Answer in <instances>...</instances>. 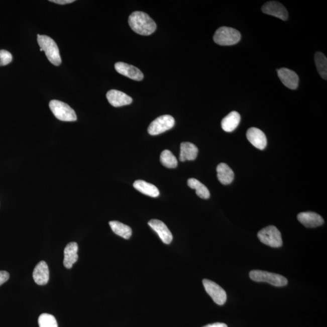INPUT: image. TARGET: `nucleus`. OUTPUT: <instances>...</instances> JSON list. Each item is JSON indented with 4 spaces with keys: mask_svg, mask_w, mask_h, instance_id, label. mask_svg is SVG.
<instances>
[{
    "mask_svg": "<svg viewBox=\"0 0 327 327\" xmlns=\"http://www.w3.org/2000/svg\"><path fill=\"white\" fill-rule=\"evenodd\" d=\"M189 187L196 190V193L199 198L207 199L210 198V194L207 187L201 183L198 179L190 178L187 181Z\"/></svg>",
    "mask_w": 327,
    "mask_h": 327,
    "instance_id": "4be33fe9",
    "label": "nucleus"
},
{
    "mask_svg": "<svg viewBox=\"0 0 327 327\" xmlns=\"http://www.w3.org/2000/svg\"><path fill=\"white\" fill-rule=\"evenodd\" d=\"M134 187L135 189L141 193L150 197H158L160 195V191L154 184L149 183L143 180H137L134 182Z\"/></svg>",
    "mask_w": 327,
    "mask_h": 327,
    "instance_id": "412c9836",
    "label": "nucleus"
},
{
    "mask_svg": "<svg viewBox=\"0 0 327 327\" xmlns=\"http://www.w3.org/2000/svg\"><path fill=\"white\" fill-rule=\"evenodd\" d=\"M160 161L164 167L169 168V169H174L178 166L177 159L169 150H165L162 152Z\"/></svg>",
    "mask_w": 327,
    "mask_h": 327,
    "instance_id": "393cba45",
    "label": "nucleus"
},
{
    "mask_svg": "<svg viewBox=\"0 0 327 327\" xmlns=\"http://www.w3.org/2000/svg\"><path fill=\"white\" fill-rule=\"evenodd\" d=\"M78 244L75 242L69 243L65 248L63 263L64 267L67 269H71L73 265L78 261Z\"/></svg>",
    "mask_w": 327,
    "mask_h": 327,
    "instance_id": "f3484780",
    "label": "nucleus"
},
{
    "mask_svg": "<svg viewBox=\"0 0 327 327\" xmlns=\"http://www.w3.org/2000/svg\"><path fill=\"white\" fill-rule=\"evenodd\" d=\"M205 291L217 305L225 304L227 300V293L222 287L208 279L202 281Z\"/></svg>",
    "mask_w": 327,
    "mask_h": 327,
    "instance_id": "6e6552de",
    "label": "nucleus"
},
{
    "mask_svg": "<svg viewBox=\"0 0 327 327\" xmlns=\"http://www.w3.org/2000/svg\"><path fill=\"white\" fill-rule=\"evenodd\" d=\"M278 74L285 86L292 90L297 89L299 79L296 72L287 68H281L278 70Z\"/></svg>",
    "mask_w": 327,
    "mask_h": 327,
    "instance_id": "2eb2a0df",
    "label": "nucleus"
},
{
    "mask_svg": "<svg viewBox=\"0 0 327 327\" xmlns=\"http://www.w3.org/2000/svg\"><path fill=\"white\" fill-rule=\"evenodd\" d=\"M297 220L308 228H314L322 226L324 221L322 216L314 212H302L297 215Z\"/></svg>",
    "mask_w": 327,
    "mask_h": 327,
    "instance_id": "ddd939ff",
    "label": "nucleus"
},
{
    "mask_svg": "<svg viewBox=\"0 0 327 327\" xmlns=\"http://www.w3.org/2000/svg\"><path fill=\"white\" fill-rule=\"evenodd\" d=\"M10 274L6 271H0V285L4 284L10 279Z\"/></svg>",
    "mask_w": 327,
    "mask_h": 327,
    "instance_id": "cd10ccee",
    "label": "nucleus"
},
{
    "mask_svg": "<svg viewBox=\"0 0 327 327\" xmlns=\"http://www.w3.org/2000/svg\"><path fill=\"white\" fill-rule=\"evenodd\" d=\"M258 237L262 243L274 248L282 246L281 232L275 226H269L262 229L258 232Z\"/></svg>",
    "mask_w": 327,
    "mask_h": 327,
    "instance_id": "423d86ee",
    "label": "nucleus"
},
{
    "mask_svg": "<svg viewBox=\"0 0 327 327\" xmlns=\"http://www.w3.org/2000/svg\"><path fill=\"white\" fill-rule=\"evenodd\" d=\"M198 154V147L194 144L188 142L182 143L179 160L182 162L193 161L196 158Z\"/></svg>",
    "mask_w": 327,
    "mask_h": 327,
    "instance_id": "a211bd4d",
    "label": "nucleus"
},
{
    "mask_svg": "<svg viewBox=\"0 0 327 327\" xmlns=\"http://www.w3.org/2000/svg\"><path fill=\"white\" fill-rule=\"evenodd\" d=\"M149 226L157 233L159 237L164 244H169L172 242L173 236L169 229L163 222L158 220H152L148 223Z\"/></svg>",
    "mask_w": 327,
    "mask_h": 327,
    "instance_id": "4468645a",
    "label": "nucleus"
},
{
    "mask_svg": "<svg viewBox=\"0 0 327 327\" xmlns=\"http://www.w3.org/2000/svg\"><path fill=\"white\" fill-rule=\"evenodd\" d=\"M13 55L6 50H0V66H5L13 61Z\"/></svg>",
    "mask_w": 327,
    "mask_h": 327,
    "instance_id": "bb28decb",
    "label": "nucleus"
},
{
    "mask_svg": "<svg viewBox=\"0 0 327 327\" xmlns=\"http://www.w3.org/2000/svg\"><path fill=\"white\" fill-rule=\"evenodd\" d=\"M249 275L253 281L267 282L276 287H284L288 284V280L284 276L266 271L252 270Z\"/></svg>",
    "mask_w": 327,
    "mask_h": 327,
    "instance_id": "7ed1b4c3",
    "label": "nucleus"
},
{
    "mask_svg": "<svg viewBox=\"0 0 327 327\" xmlns=\"http://www.w3.org/2000/svg\"><path fill=\"white\" fill-rule=\"evenodd\" d=\"M113 231L120 237L129 240L131 237L132 234V229L129 226L124 225V224L117 221L109 222Z\"/></svg>",
    "mask_w": 327,
    "mask_h": 327,
    "instance_id": "5701e85b",
    "label": "nucleus"
},
{
    "mask_svg": "<svg viewBox=\"0 0 327 327\" xmlns=\"http://www.w3.org/2000/svg\"><path fill=\"white\" fill-rule=\"evenodd\" d=\"M38 324L40 327H58V323L55 317L52 314L43 313L38 318Z\"/></svg>",
    "mask_w": 327,
    "mask_h": 327,
    "instance_id": "a878e982",
    "label": "nucleus"
},
{
    "mask_svg": "<svg viewBox=\"0 0 327 327\" xmlns=\"http://www.w3.org/2000/svg\"><path fill=\"white\" fill-rule=\"evenodd\" d=\"M49 107L54 116L59 120L72 122L77 120L75 111L66 103L58 100H52L49 102Z\"/></svg>",
    "mask_w": 327,
    "mask_h": 327,
    "instance_id": "39448f33",
    "label": "nucleus"
},
{
    "mask_svg": "<svg viewBox=\"0 0 327 327\" xmlns=\"http://www.w3.org/2000/svg\"><path fill=\"white\" fill-rule=\"evenodd\" d=\"M314 61L318 73L324 79H327V59L322 52H317L314 55Z\"/></svg>",
    "mask_w": 327,
    "mask_h": 327,
    "instance_id": "b1692460",
    "label": "nucleus"
},
{
    "mask_svg": "<svg viewBox=\"0 0 327 327\" xmlns=\"http://www.w3.org/2000/svg\"><path fill=\"white\" fill-rule=\"evenodd\" d=\"M175 119L169 115L157 118L150 124L148 132L150 135H158L169 131L175 126Z\"/></svg>",
    "mask_w": 327,
    "mask_h": 327,
    "instance_id": "0eeeda50",
    "label": "nucleus"
},
{
    "mask_svg": "<svg viewBox=\"0 0 327 327\" xmlns=\"http://www.w3.org/2000/svg\"><path fill=\"white\" fill-rule=\"evenodd\" d=\"M218 180L223 185L231 184L234 181V171L226 163H220L216 168Z\"/></svg>",
    "mask_w": 327,
    "mask_h": 327,
    "instance_id": "6ab92c4d",
    "label": "nucleus"
},
{
    "mask_svg": "<svg viewBox=\"0 0 327 327\" xmlns=\"http://www.w3.org/2000/svg\"><path fill=\"white\" fill-rule=\"evenodd\" d=\"M115 69L120 74L135 81H141L144 78L143 73L139 69L123 62H119L115 64Z\"/></svg>",
    "mask_w": 327,
    "mask_h": 327,
    "instance_id": "9d476101",
    "label": "nucleus"
},
{
    "mask_svg": "<svg viewBox=\"0 0 327 327\" xmlns=\"http://www.w3.org/2000/svg\"><path fill=\"white\" fill-rule=\"evenodd\" d=\"M49 2L54 3L56 4L64 5L72 4V3L75 2V0H50Z\"/></svg>",
    "mask_w": 327,
    "mask_h": 327,
    "instance_id": "c85d7f7f",
    "label": "nucleus"
},
{
    "mask_svg": "<svg viewBox=\"0 0 327 327\" xmlns=\"http://www.w3.org/2000/svg\"><path fill=\"white\" fill-rule=\"evenodd\" d=\"M264 14L270 15L282 20L288 19V14L286 8L278 2H269L263 5L262 8Z\"/></svg>",
    "mask_w": 327,
    "mask_h": 327,
    "instance_id": "1a4fd4ad",
    "label": "nucleus"
},
{
    "mask_svg": "<svg viewBox=\"0 0 327 327\" xmlns=\"http://www.w3.org/2000/svg\"><path fill=\"white\" fill-rule=\"evenodd\" d=\"M106 97H107L108 102L116 107L131 104L133 101V99L131 96L117 90H109Z\"/></svg>",
    "mask_w": 327,
    "mask_h": 327,
    "instance_id": "f8f14e48",
    "label": "nucleus"
},
{
    "mask_svg": "<svg viewBox=\"0 0 327 327\" xmlns=\"http://www.w3.org/2000/svg\"><path fill=\"white\" fill-rule=\"evenodd\" d=\"M241 121L240 114L233 111L224 118L222 122V129L227 132L234 131L238 128Z\"/></svg>",
    "mask_w": 327,
    "mask_h": 327,
    "instance_id": "aec40b11",
    "label": "nucleus"
},
{
    "mask_svg": "<svg viewBox=\"0 0 327 327\" xmlns=\"http://www.w3.org/2000/svg\"><path fill=\"white\" fill-rule=\"evenodd\" d=\"M129 25L135 33L148 36L157 29V25L148 14L143 12H134L129 17Z\"/></svg>",
    "mask_w": 327,
    "mask_h": 327,
    "instance_id": "f257e3e1",
    "label": "nucleus"
},
{
    "mask_svg": "<svg viewBox=\"0 0 327 327\" xmlns=\"http://www.w3.org/2000/svg\"><path fill=\"white\" fill-rule=\"evenodd\" d=\"M246 136L249 142L259 150L266 148L267 140L266 135L261 130L256 128H250L247 132Z\"/></svg>",
    "mask_w": 327,
    "mask_h": 327,
    "instance_id": "9b49d317",
    "label": "nucleus"
},
{
    "mask_svg": "<svg viewBox=\"0 0 327 327\" xmlns=\"http://www.w3.org/2000/svg\"><path fill=\"white\" fill-rule=\"evenodd\" d=\"M33 278L38 285H45L48 284L49 280V270L45 261H41L35 266Z\"/></svg>",
    "mask_w": 327,
    "mask_h": 327,
    "instance_id": "dca6fc26",
    "label": "nucleus"
},
{
    "mask_svg": "<svg viewBox=\"0 0 327 327\" xmlns=\"http://www.w3.org/2000/svg\"><path fill=\"white\" fill-rule=\"evenodd\" d=\"M37 41L40 49L45 52L47 58L54 66L61 64V58L58 47L55 41L47 35H37Z\"/></svg>",
    "mask_w": 327,
    "mask_h": 327,
    "instance_id": "f03ea898",
    "label": "nucleus"
},
{
    "mask_svg": "<svg viewBox=\"0 0 327 327\" xmlns=\"http://www.w3.org/2000/svg\"><path fill=\"white\" fill-rule=\"evenodd\" d=\"M203 327H228L226 323H214L211 324H208V325H205Z\"/></svg>",
    "mask_w": 327,
    "mask_h": 327,
    "instance_id": "c756f323",
    "label": "nucleus"
},
{
    "mask_svg": "<svg viewBox=\"0 0 327 327\" xmlns=\"http://www.w3.org/2000/svg\"><path fill=\"white\" fill-rule=\"evenodd\" d=\"M241 38L240 32L226 26L218 29L213 36L214 43L221 46L236 45L241 40Z\"/></svg>",
    "mask_w": 327,
    "mask_h": 327,
    "instance_id": "20e7f679",
    "label": "nucleus"
}]
</instances>
